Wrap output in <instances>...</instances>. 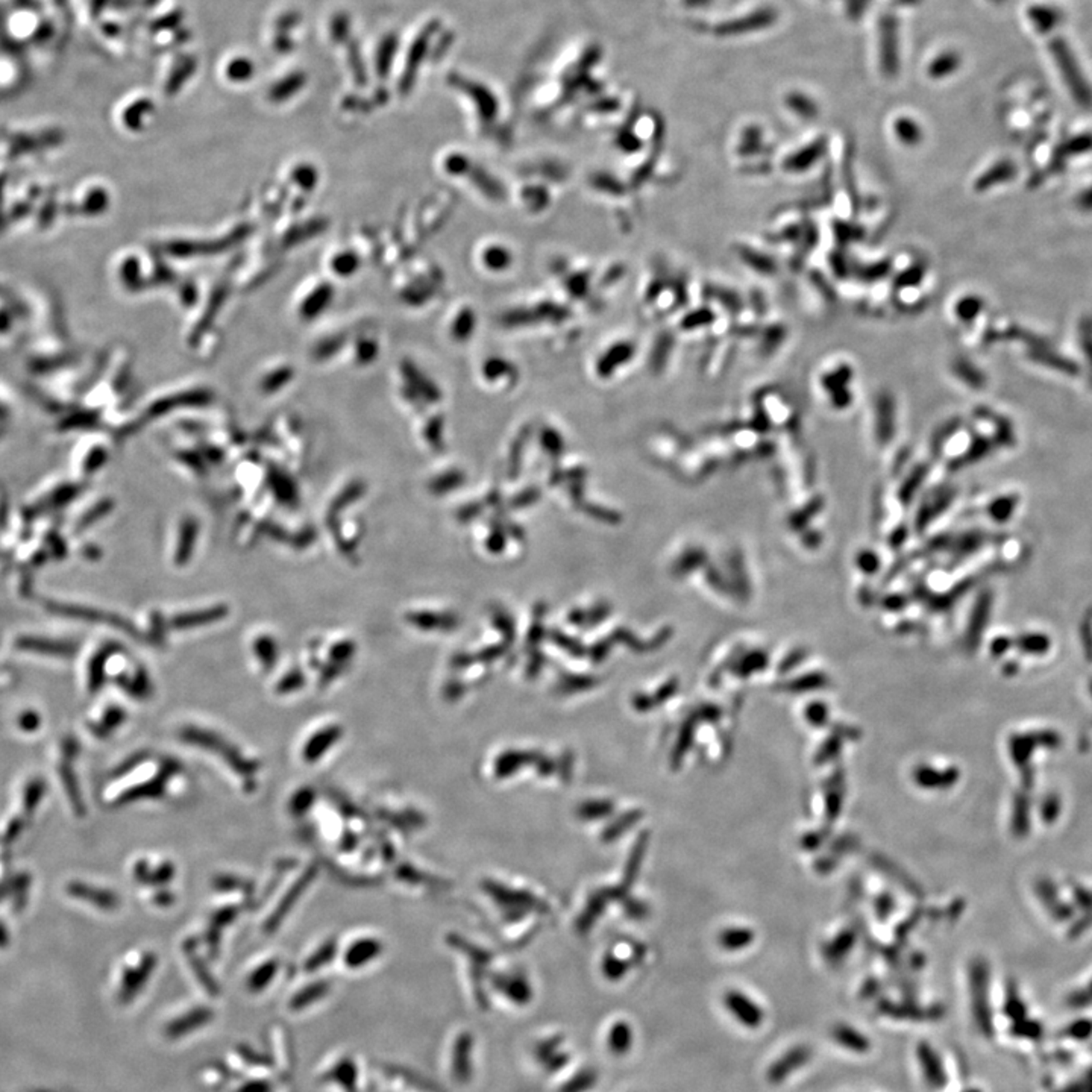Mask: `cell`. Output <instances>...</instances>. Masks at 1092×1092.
Returning a JSON list of instances; mask_svg holds the SVG:
<instances>
[{"label": "cell", "mask_w": 1092, "mask_h": 1092, "mask_svg": "<svg viewBox=\"0 0 1092 1092\" xmlns=\"http://www.w3.org/2000/svg\"><path fill=\"white\" fill-rule=\"evenodd\" d=\"M753 941V934L745 929H733L727 930L721 938V943L727 950H740L745 948L748 943Z\"/></svg>", "instance_id": "obj_20"}, {"label": "cell", "mask_w": 1092, "mask_h": 1092, "mask_svg": "<svg viewBox=\"0 0 1092 1092\" xmlns=\"http://www.w3.org/2000/svg\"><path fill=\"white\" fill-rule=\"evenodd\" d=\"M237 914H239V909H237L235 905H228V907H224V909H219L215 914H213V916H211V921H210V923H211V927H210V932H208L211 936H215L213 945L217 943V938H219V934H220V930H222L224 927H226L229 923H233Z\"/></svg>", "instance_id": "obj_19"}, {"label": "cell", "mask_w": 1092, "mask_h": 1092, "mask_svg": "<svg viewBox=\"0 0 1092 1092\" xmlns=\"http://www.w3.org/2000/svg\"><path fill=\"white\" fill-rule=\"evenodd\" d=\"M316 877H318V868L316 867H309L305 869V872H302V876L282 896L280 903L275 907L272 915L267 918V921H266V932L267 934L275 932L280 927L282 919L289 915L290 910L298 903L299 896L307 891V887L311 885V882Z\"/></svg>", "instance_id": "obj_2"}, {"label": "cell", "mask_w": 1092, "mask_h": 1092, "mask_svg": "<svg viewBox=\"0 0 1092 1092\" xmlns=\"http://www.w3.org/2000/svg\"><path fill=\"white\" fill-rule=\"evenodd\" d=\"M342 736H343V728L340 726H328L319 730L310 736L305 745L302 747V759L307 763L319 762L331 748L336 745Z\"/></svg>", "instance_id": "obj_8"}, {"label": "cell", "mask_w": 1092, "mask_h": 1092, "mask_svg": "<svg viewBox=\"0 0 1092 1092\" xmlns=\"http://www.w3.org/2000/svg\"><path fill=\"white\" fill-rule=\"evenodd\" d=\"M812 1059V1050L807 1046H795L784 1052L783 1055L774 1062L768 1070V1080L773 1085H780L783 1083L787 1077L801 1070L804 1065L807 1064Z\"/></svg>", "instance_id": "obj_4"}, {"label": "cell", "mask_w": 1092, "mask_h": 1092, "mask_svg": "<svg viewBox=\"0 0 1092 1092\" xmlns=\"http://www.w3.org/2000/svg\"><path fill=\"white\" fill-rule=\"evenodd\" d=\"M302 682H304V678H302L300 674L290 673L287 677L282 678V682L278 684L277 691H278V693H280V692L281 693H286V692L295 691V689H298L299 686L302 684Z\"/></svg>", "instance_id": "obj_26"}, {"label": "cell", "mask_w": 1092, "mask_h": 1092, "mask_svg": "<svg viewBox=\"0 0 1092 1092\" xmlns=\"http://www.w3.org/2000/svg\"><path fill=\"white\" fill-rule=\"evenodd\" d=\"M179 534H181V536H179V541H177V560L179 561V563H186V561L188 560V557H190V552H191V548H190L188 545H193L195 541H196V521H193V519H188V521H186L184 525H182V528H181V532H179Z\"/></svg>", "instance_id": "obj_16"}, {"label": "cell", "mask_w": 1092, "mask_h": 1092, "mask_svg": "<svg viewBox=\"0 0 1092 1092\" xmlns=\"http://www.w3.org/2000/svg\"><path fill=\"white\" fill-rule=\"evenodd\" d=\"M336 950L337 943L334 939H329L327 943H322L318 950L313 953L309 959H307L305 965H304V968L309 971V972H313V971L318 970L320 967L327 965V963L333 961V957H334V954H336Z\"/></svg>", "instance_id": "obj_17"}, {"label": "cell", "mask_w": 1092, "mask_h": 1092, "mask_svg": "<svg viewBox=\"0 0 1092 1092\" xmlns=\"http://www.w3.org/2000/svg\"><path fill=\"white\" fill-rule=\"evenodd\" d=\"M916 1059L924 1075V1080L932 1090H943L948 1083V1074L945 1071L941 1056L927 1041H921L916 1047Z\"/></svg>", "instance_id": "obj_5"}, {"label": "cell", "mask_w": 1092, "mask_h": 1092, "mask_svg": "<svg viewBox=\"0 0 1092 1092\" xmlns=\"http://www.w3.org/2000/svg\"><path fill=\"white\" fill-rule=\"evenodd\" d=\"M831 1038L838 1046L853 1052V1053H868L871 1050V1041L869 1038L862 1033L858 1028H854L849 1024H838L833 1027L831 1030Z\"/></svg>", "instance_id": "obj_10"}, {"label": "cell", "mask_w": 1092, "mask_h": 1092, "mask_svg": "<svg viewBox=\"0 0 1092 1092\" xmlns=\"http://www.w3.org/2000/svg\"><path fill=\"white\" fill-rule=\"evenodd\" d=\"M139 877L144 880L146 883H158V885H166L172 882L175 877V867L170 862L161 863L158 868L150 869L146 863H140L139 868Z\"/></svg>", "instance_id": "obj_15"}, {"label": "cell", "mask_w": 1092, "mask_h": 1092, "mask_svg": "<svg viewBox=\"0 0 1092 1092\" xmlns=\"http://www.w3.org/2000/svg\"><path fill=\"white\" fill-rule=\"evenodd\" d=\"M878 1010L889 1018L900 1019V1021H938L943 1017V1009L941 1006H929V1008H919L915 1003H892V1001H882L878 1005Z\"/></svg>", "instance_id": "obj_6"}, {"label": "cell", "mask_w": 1092, "mask_h": 1092, "mask_svg": "<svg viewBox=\"0 0 1092 1092\" xmlns=\"http://www.w3.org/2000/svg\"><path fill=\"white\" fill-rule=\"evenodd\" d=\"M900 121L901 123H896V137L905 144H916L921 139V134L918 131V128L915 125L909 123V121Z\"/></svg>", "instance_id": "obj_23"}, {"label": "cell", "mask_w": 1092, "mask_h": 1092, "mask_svg": "<svg viewBox=\"0 0 1092 1092\" xmlns=\"http://www.w3.org/2000/svg\"><path fill=\"white\" fill-rule=\"evenodd\" d=\"M469 1044H470V1042H469L467 1038L465 1037L460 1038L457 1041L456 1059H454V1065H452L454 1068H452V1070H454V1074H456V1077H458V1079H465L467 1071H469V1068H467L466 1065V1052L469 1050Z\"/></svg>", "instance_id": "obj_22"}, {"label": "cell", "mask_w": 1092, "mask_h": 1092, "mask_svg": "<svg viewBox=\"0 0 1092 1092\" xmlns=\"http://www.w3.org/2000/svg\"><path fill=\"white\" fill-rule=\"evenodd\" d=\"M225 615L224 607H215L208 610H199V612H191V613H184L173 619V626L177 628H191V626H206L219 621Z\"/></svg>", "instance_id": "obj_11"}, {"label": "cell", "mask_w": 1092, "mask_h": 1092, "mask_svg": "<svg viewBox=\"0 0 1092 1092\" xmlns=\"http://www.w3.org/2000/svg\"><path fill=\"white\" fill-rule=\"evenodd\" d=\"M213 1018V1012L204 1006L190 1009L186 1014H179L175 1019L168 1021L164 1026V1033L170 1039H177L184 1038L193 1033L191 1030H197L201 1027L206 1026Z\"/></svg>", "instance_id": "obj_7"}, {"label": "cell", "mask_w": 1092, "mask_h": 1092, "mask_svg": "<svg viewBox=\"0 0 1092 1092\" xmlns=\"http://www.w3.org/2000/svg\"><path fill=\"white\" fill-rule=\"evenodd\" d=\"M215 885L217 889L222 891H244L246 889L244 886H251L249 883H246V880L234 876H219L215 878Z\"/></svg>", "instance_id": "obj_25"}, {"label": "cell", "mask_w": 1092, "mask_h": 1092, "mask_svg": "<svg viewBox=\"0 0 1092 1092\" xmlns=\"http://www.w3.org/2000/svg\"><path fill=\"white\" fill-rule=\"evenodd\" d=\"M381 953V943L374 938H362L347 947L343 961L347 968L357 970L371 963Z\"/></svg>", "instance_id": "obj_9"}, {"label": "cell", "mask_w": 1092, "mask_h": 1092, "mask_svg": "<svg viewBox=\"0 0 1092 1092\" xmlns=\"http://www.w3.org/2000/svg\"><path fill=\"white\" fill-rule=\"evenodd\" d=\"M724 1005L728 1012L736 1018L739 1024L747 1028H757L765 1021V1014L754 1000L749 999L744 992L728 990L724 997Z\"/></svg>", "instance_id": "obj_3"}, {"label": "cell", "mask_w": 1092, "mask_h": 1092, "mask_svg": "<svg viewBox=\"0 0 1092 1092\" xmlns=\"http://www.w3.org/2000/svg\"><path fill=\"white\" fill-rule=\"evenodd\" d=\"M963 1092H981V1091H979V1090H968V1091H963Z\"/></svg>", "instance_id": "obj_27"}, {"label": "cell", "mask_w": 1092, "mask_h": 1092, "mask_svg": "<svg viewBox=\"0 0 1092 1092\" xmlns=\"http://www.w3.org/2000/svg\"><path fill=\"white\" fill-rule=\"evenodd\" d=\"M255 648H257V654H258L260 662H262L264 666L271 668L273 662H275V645H273V641H271L269 637L260 639V641L257 642V645H255ZM267 668H266V669H267Z\"/></svg>", "instance_id": "obj_24"}, {"label": "cell", "mask_w": 1092, "mask_h": 1092, "mask_svg": "<svg viewBox=\"0 0 1092 1092\" xmlns=\"http://www.w3.org/2000/svg\"><path fill=\"white\" fill-rule=\"evenodd\" d=\"M328 990H329V983L324 981H314V983L299 990L295 994V997L290 1000L289 1009L290 1010H302L311 1003L324 999Z\"/></svg>", "instance_id": "obj_12"}, {"label": "cell", "mask_w": 1092, "mask_h": 1092, "mask_svg": "<svg viewBox=\"0 0 1092 1092\" xmlns=\"http://www.w3.org/2000/svg\"><path fill=\"white\" fill-rule=\"evenodd\" d=\"M314 800H316V792L311 787H300L298 792H295L290 798V815L295 816L304 815L313 806Z\"/></svg>", "instance_id": "obj_18"}, {"label": "cell", "mask_w": 1092, "mask_h": 1092, "mask_svg": "<svg viewBox=\"0 0 1092 1092\" xmlns=\"http://www.w3.org/2000/svg\"><path fill=\"white\" fill-rule=\"evenodd\" d=\"M181 739H184V742L191 745L204 748L208 751H215V754L222 757L237 774L243 775V778H253V775L257 774L258 771L257 762L242 754L239 748L234 747L233 744H228L226 739L215 731L202 730L201 727H186L181 730Z\"/></svg>", "instance_id": "obj_1"}, {"label": "cell", "mask_w": 1092, "mask_h": 1092, "mask_svg": "<svg viewBox=\"0 0 1092 1092\" xmlns=\"http://www.w3.org/2000/svg\"><path fill=\"white\" fill-rule=\"evenodd\" d=\"M818 157H820V149H818V148L806 149L803 150V152H798V154L794 155L792 158L787 159V161H786V168H789V170H792V172H801L803 168L813 164V163L818 159Z\"/></svg>", "instance_id": "obj_21"}, {"label": "cell", "mask_w": 1092, "mask_h": 1092, "mask_svg": "<svg viewBox=\"0 0 1092 1092\" xmlns=\"http://www.w3.org/2000/svg\"><path fill=\"white\" fill-rule=\"evenodd\" d=\"M607 1041H608V1048H610L613 1053H617V1055H624L626 1052L630 1050V1047H631V1042H633V1033H631L630 1027L626 1026V1023H617L615 1026L610 1028Z\"/></svg>", "instance_id": "obj_14"}, {"label": "cell", "mask_w": 1092, "mask_h": 1092, "mask_svg": "<svg viewBox=\"0 0 1092 1092\" xmlns=\"http://www.w3.org/2000/svg\"><path fill=\"white\" fill-rule=\"evenodd\" d=\"M278 968H280V963L275 959L262 962V965H258L248 977L249 990L251 992H262V990H266L271 985L272 981L275 979Z\"/></svg>", "instance_id": "obj_13"}]
</instances>
